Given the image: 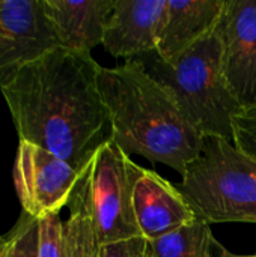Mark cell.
<instances>
[{
  "instance_id": "cell-1",
  "label": "cell",
  "mask_w": 256,
  "mask_h": 257,
  "mask_svg": "<svg viewBox=\"0 0 256 257\" xmlns=\"http://www.w3.org/2000/svg\"><path fill=\"white\" fill-rule=\"evenodd\" d=\"M100 65L91 53L54 48L0 87L18 139L84 172L109 140L107 111L98 89Z\"/></svg>"
},
{
  "instance_id": "cell-2",
  "label": "cell",
  "mask_w": 256,
  "mask_h": 257,
  "mask_svg": "<svg viewBox=\"0 0 256 257\" xmlns=\"http://www.w3.org/2000/svg\"><path fill=\"white\" fill-rule=\"evenodd\" d=\"M98 89L107 111L109 139L130 155L161 163L180 175L202 151V134L174 93L146 72L137 59L100 66Z\"/></svg>"
},
{
  "instance_id": "cell-3",
  "label": "cell",
  "mask_w": 256,
  "mask_h": 257,
  "mask_svg": "<svg viewBox=\"0 0 256 257\" xmlns=\"http://www.w3.org/2000/svg\"><path fill=\"white\" fill-rule=\"evenodd\" d=\"M134 59L174 93L202 137H222L232 142V120L243 107L223 75L217 26L174 62H164L155 51Z\"/></svg>"
},
{
  "instance_id": "cell-4",
  "label": "cell",
  "mask_w": 256,
  "mask_h": 257,
  "mask_svg": "<svg viewBox=\"0 0 256 257\" xmlns=\"http://www.w3.org/2000/svg\"><path fill=\"white\" fill-rule=\"evenodd\" d=\"M178 190L199 218L211 223H255L256 160L222 137H204Z\"/></svg>"
},
{
  "instance_id": "cell-5",
  "label": "cell",
  "mask_w": 256,
  "mask_h": 257,
  "mask_svg": "<svg viewBox=\"0 0 256 257\" xmlns=\"http://www.w3.org/2000/svg\"><path fill=\"white\" fill-rule=\"evenodd\" d=\"M137 169L110 139L88 166L89 200L100 247L142 238L133 209Z\"/></svg>"
},
{
  "instance_id": "cell-6",
  "label": "cell",
  "mask_w": 256,
  "mask_h": 257,
  "mask_svg": "<svg viewBox=\"0 0 256 257\" xmlns=\"http://www.w3.org/2000/svg\"><path fill=\"white\" fill-rule=\"evenodd\" d=\"M83 172H77L54 154L27 143H18L14 184L24 214L42 220L59 214L80 182Z\"/></svg>"
},
{
  "instance_id": "cell-7",
  "label": "cell",
  "mask_w": 256,
  "mask_h": 257,
  "mask_svg": "<svg viewBox=\"0 0 256 257\" xmlns=\"http://www.w3.org/2000/svg\"><path fill=\"white\" fill-rule=\"evenodd\" d=\"M57 47L42 0H0V87Z\"/></svg>"
},
{
  "instance_id": "cell-8",
  "label": "cell",
  "mask_w": 256,
  "mask_h": 257,
  "mask_svg": "<svg viewBox=\"0 0 256 257\" xmlns=\"http://www.w3.org/2000/svg\"><path fill=\"white\" fill-rule=\"evenodd\" d=\"M217 32L231 92L243 108L256 104V0H226Z\"/></svg>"
},
{
  "instance_id": "cell-9",
  "label": "cell",
  "mask_w": 256,
  "mask_h": 257,
  "mask_svg": "<svg viewBox=\"0 0 256 257\" xmlns=\"http://www.w3.org/2000/svg\"><path fill=\"white\" fill-rule=\"evenodd\" d=\"M133 209L140 235L148 242L199 218L178 187L140 166L133 188Z\"/></svg>"
},
{
  "instance_id": "cell-10",
  "label": "cell",
  "mask_w": 256,
  "mask_h": 257,
  "mask_svg": "<svg viewBox=\"0 0 256 257\" xmlns=\"http://www.w3.org/2000/svg\"><path fill=\"white\" fill-rule=\"evenodd\" d=\"M164 6L166 0H115L101 45L127 60L155 51Z\"/></svg>"
},
{
  "instance_id": "cell-11",
  "label": "cell",
  "mask_w": 256,
  "mask_h": 257,
  "mask_svg": "<svg viewBox=\"0 0 256 257\" xmlns=\"http://www.w3.org/2000/svg\"><path fill=\"white\" fill-rule=\"evenodd\" d=\"M226 0H166L155 53L174 62L217 26Z\"/></svg>"
},
{
  "instance_id": "cell-12",
  "label": "cell",
  "mask_w": 256,
  "mask_h": 257,
  "mask_svg": "<svg viewBox=\"0 0 256 257\" xmlns=\"http://www.w3.org/2000/svg\"><path fill=\"white\" fill-rule=\"evenodd\" d=\"M60 48L91 53L103 44L115 0H42Z\"/></svg>"
},
{
  "instance_id": "cell-13",
  "label": "cell",
  "mask_w": 256,
  "mask_h": 257,
  "mask_svg": "<svg viewBox=\"0 0 256 257\" xmlns=\"http://www.w3.org/2000/svg\"><path fill=\"white\" fill-rule=\"evenodd\" d=\"M69 217L62 223L60 257H100V242L94 224L88 169L83 172L69 202Z\"/></svg>"
},
{
  "instance_id": "cell-14",
  "label": "cell",
  "mask_w": 256,
  "mask_h": 257,
  "mask_svg": "<svg viewBox=\"0 0 256 257\" xmlns=\"http://www.w3.org/2000/svg\"><path fill=\"white\" fill-rule=\"evenodd\" d=\"M148 248L152 257H234L231 253L214 254V250L223 247L214 239L210 224L202 218L148 242Z\"/></svg>"
},
{
  "instance_id": "cell-15",
  "label": "cell",
  "mask_w": 256,
  "mask_h": 257,
  "mask_svg": "<svg viewBox=\"0 0 256 257\" xmlns=\"http://www.w3.org/2000/svg\"><path fill=\"white\" fill-rule=\"evenodd\" d=\"M38 220L24 214L17 227L6 236V248L3 257H38Z\"/></svg>"
},
{
  "instance_id": "cell-16",
  "label": "cell",
  "mask_w": 256,
  "mask_h": 257,
  "mask_svg": "<svg viewBox=\"0 0 256 257\" xmlns=\"http://www.w3.org/2000/svg\"><path fill=\"white\" fill-rule=\"evenodd\" d=\"M232 130H234V145L256 160V104L241 108L234 120H232Z\"/></svg>"
},
{
  "instance_id": "cell-17",
  "label": "cell",
  "mask_w": 256,
  "mask_h": 257,
  "mask_svg": "<svg viewBox=\"0 0 256 257\" xmlns=\"http://www.w3.org/2000/svg\"><path fill=\"white\" fill-rule=\"evenodd\" d=\"M62 220L59 214H50L42 220H38L39 242L38 257H60V236Z\"/></svg>"
},
{
  "instance_id": "cell-18",
  "label": "cell",
  "mask_w": 256,
  "mask_h": 257,
  "mask_svg": "<svg viewBox=\"0 0 256 257\" xmlns=\"http://www.w3.org/2000/svg\"><path fill=\"white\" fill-rule=\"evenodd\" d=\"M148 241L145 238H134L121 241L100 248V257H146Z\"/></svg>"
},
{
  "instance_id": "cell-19",
  "label": "cell",
  "mask_w": 256,
  "mask_h": 257,
  "mask_svg": "<svg viewBox=\"0 0 256 257\" xmlns=\"http://www.w3.org/2000/svg\"><path fill=\"white\" fill-rule=\"evenodd\" d=\"M5 248H6V236L0 238V257L5 254Z\"/></svg>"
},
{
  "instance_id": "cell-20",
  "label": "cell",
  "mask_w": 256,
  "mask_h": 257,
  "mask_svg": "<svg viewBox=\"0 0 256 257\" xmlns=\"http://www.w3.org/2000/svg\"><path fill=\"white\" fill-rule=\"evenodd\" d=\"M234 257H256V254H244V256H234Z\"/></svg>"
},
{
  "instance_id": "cell-21",
  "label": "cell",
  "mask_w": 256,
  "mask_h": 257,
  "mask_svg": "<svg viewBox=\"0 0 256 257\" xmlns=\"http://www.w3.org/2000/svg\"><path fill=\"white\" fill-rule=\"evenodd\" d=\"M146 257H152L151 256V253H149V248H148V251H146Z\"/></svg>"
}]
</instances>
